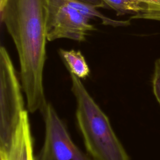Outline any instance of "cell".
Wrapping results in <instances>:
<instances>
[{
    "label": "cell",
    "instance_id": "obj_1",
    "mask_svg": "<svg viewBox=\"0 0 160 160\" xmlns=\"http://www.w3.org/2000/svg\"><path fill=\"white\" fill-rule=\"evenodd\" d=\"M0 12L18 51L27 108L41 111L47 103L42 81L48 41L44 0H7Z\"/></svg>",
    "mask_w": 160,
    "mask_h": 160
},
{
    "label": "cell",
    "instance_id": "obj_2",
    "mask_svg": "<svg viewBox=\"0 0 160 160\" xmlns=\"http://www.w3.org/2000/svg\"><path fill=\"white\" fill-rule=\"evenodd\" d=\"M76 101V117L86 149L92 160H129L106 114L80 79L70 74Z\"/></svg>",
    "mask_w": 160,
    "mask_h": 160
},
{
    "label": "cell",
    "instance_id": "obj_3",
    "mask_svg": "<svg viewBox=\"0 0 160 160\" xmlns=\"http://www.w3.org/2000/svg\"><path fill=\"white\" fill-rule=\"evenodd\" d=\"M21 89L11 57L2 46L0 48V154L8 151L25 110Z\"/></svg>",
    "mask_w": 160,
    "mask_h": 160
},
{
    "label": "cell",
    "instance_id": "obj_4",
    "mask_svg": "<svg viewBox=\"0 0 160 160\" xmlns=\"http://www.w3.org/2000/svg\"><path fill=\"white\" fill-rule=\"evenodd\" d=\"M44 8L49 41L65 38L82 42L89 32L96 29L89 18L63 0H44Z\"/></svg>",
    "mask_w": 160,
    "mask_h": 160
},
{
    "label": "cell",
    "instance_id": "obj_5",
    "mask_svg": "<svg viewBox=\"0 0 160 160\" xmlns=\"http://www.w3.org/2000/svg\"><path fill=\"white\" fill-rule=\"evenodd\" d=\"M41 112L45 125V136L36 160H91L74 143L51 104L47 102Z\"/></svg>",
    "mask_w": 160,
    "mask_h": 160
},
{
    "label": "cell",
    "instance_id": "obj_6",
    "mask_svg": "<svg viewBox=\"0 0 160 160\" xmlns=\"http://www.w3.org/2000/svg\"><path fill=\"white\" fill-rule=\"evenodd\" d=\"M1 160H36L28 111L25 109L12 137L8 151L0 154Z\"/></svg>",
    "mask_w": 160,
    "mask_h": 160
},
{
    "label": "cell",
    "instance_id": "obj_7",
    "mask_svg": "<svg viewBox=\"0 0 160 160\" xmlns=\"http://www.w3.org/2000/svg\"><path fill=\"white\" fill-rule=\"evenodd\" d=\"M59 53L70 74L74 75L80 79H85L89 76L90 69L80 51L60 49Z\"/></svg>",
    "mask_w": 160,
    "mask_h": 160
},
{
    "label": "cell",
    "instance_id": "obj_8",
    "mask_svg": "<svg viewBox=\"0 0 160 160\" xmlns=\"http://www.w3.org/2000/svg\"><path fill=\"white\" fill-rule=\"evenodd\" d=\"M107 7L116 11L118 16L138 14L144 10L143 4L138 0H101Z\"/></svg>",
    "mask_w": 160,
    "mask_h": 160
},
{
    "label": "cell",
    "instance_id": "obj_9",
    "mask_svg": "<svg viewBox=\"0 0 160 160\" xmlns=\"http://www.w3.org/2000/svg\"><path fill=\"white\" fill-rule=\"evenodd\" d=\"M131 19H147L160 21V5L145 8L141 12L132 15Z\"/></svg>",
    "mask_w": 160,
    "mask_h": 160
},
{
    "label": "cell",
    "instance_id": "obj_10",
    "mask_svg": "<svg viewBox=\"0 0 160 160\" xmlns=\"http://www.w3.org/2000/svg\"><path fill=\"white\" fill-rule=\"evenodd\" d=\"M152 86L153 94L160 105V59H158L154 63Z\"/></svg>",
    "mask_w": 160,
    "mask_h": 160
},
{
    "label": "cell",
    "instance_id": "obj_11",
    "mask_svg": "<svg viewBox=\"0 0 160 160\" xmlns=\"http://www.w3.org/2000/svg\"><path fill=\"white\" fill-rule=\"evenodd\" d=\"M77 1H79L81 2H84L85 3L94 6L97 8H108L106 5L101 0H77Z\"/></svg>",
    "mask_w": 160,
    "mask_h": 160
},
{
    "label": "cell",
    "instance_id": "obj_12",
    "mask_svg": "<svg viewBox=\"0 0 160 160\" xmlns=\"http://www.w3.org/2000/svg\"><path fill=\"white\" fill-rule=\"evenodd\" d=\"M144 6V8H152L160 5V0H138Z\"/></svg>",
    "mask_w": 160,
    "mask_h": 160
},
{
    "label": "cell",
    "instance_id": "obj_13",
    "mask_svg": "<svg viewBox=\"0 0 160 160\" xmlns=\"http://www.w3.org/2000/svg\"><path fill=\"white\" fill-rule=\"evenodd\" d=\"M7 0H0V11H1L6 2Z\"/></svg>",
    "mask_w": 160,
    "mask_h": 160
}]
</instances>
